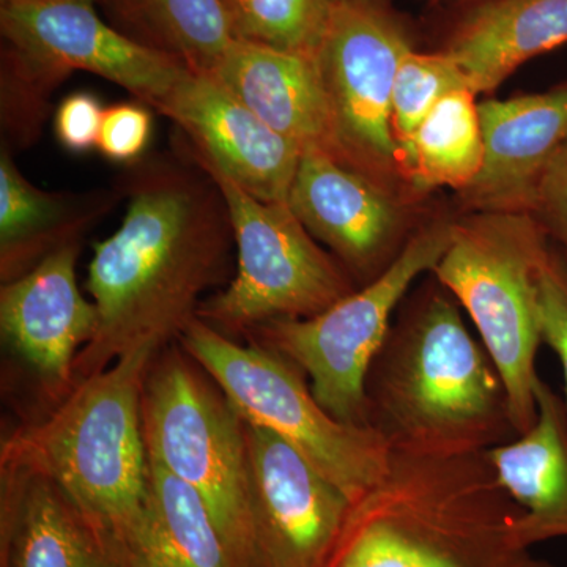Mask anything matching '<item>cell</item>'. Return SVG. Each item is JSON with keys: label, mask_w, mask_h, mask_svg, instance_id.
I'll return each instance as SVG.
<instances>
[{"label": "cell", "mask_w": 567, "mask_h": 567, "mask_svg": "<svg viewBox=\"0 0 567 567\" xmlns=\"http://www.w3.org/2000/svg\"><path fill=\"white\" fill-rule=\"evenodd\" d=\"M539 323L544 344L561 363L567 406V260L554 245L539 279Z\"/></svg>", "instance_id": "27"}, {"label": "cell", "mask_w": 567, "mask_h": 567, "mask_svg": "<svg viewBox=\"0 0 567 567\" xmlns=\"http://www.w3.org/2000/svg\"><path fill=\"white\" fill-rule=\"evenodd\" d=\"M535 398L533 427L484 453L496 480L522 509L517 533L528 547L567 537V406L540 377Z\"/></svg>", "instance_id": "18"}, {"label": "cell", "mask_w": 567, "mask_h": 567, "mask_svg": "<svg viewBox=\"0 0 567 567\" xmlns=\"http://www.w3.org/2000/svg\"><path fill=\"white\" fill-rule=\"evenodd\" d=\"M115 196L48 193L14 166L11 152H0V245L7 281L24 275L48 254L74 244L85 227L110 212Z\"/></svg>", "instance_id": "20"}, {"label": "cell", "mask_w": 567, "mask_h": 567, "mask_svg": "<svg viewBox=\"0 0 567 567\" xmlns=\"http://www.w3.org/2000/svg\"><path fill=\"white\" fill-rule=\"evenodd\" d=\"M410 51L409 35L377 0H339L319 52L336 162L401 194V164L391 125L395 74ZM409 192V189H406Z\"/></svg>", "instance_id": "11"}, {"label": "cell", "mask_w": 567, "mask_h": 567, "mask_svg": "<svg viewBox=\"0 0 567 567\" xmlns=\"http://www.w3.org/2000/svg\"><path fill=\"white\" fill-rule=\"evenodd\" d=\"M529 212H470L431 275L476 324L509 401L517 435L536 423L539 279L550 252Z\"/></svg>", "instance_id": "5"}, {"label": "cell", "mask_w": 567, "mask_h": 567, "mask_svg": "<svg viewBox=\"0 0 567 567\" xmlns=\"http://www.w3.org/2000/svg\"><path fill=\"white\" fill-rule=\"evenodd\" d=\"M183 350L212 377L245 423L268 429L357 502L385 476L391 450L374 429L342 423L317 402L305 372L282 354L241 346L196 317Z\"/></svg>", "instance_id": "6"}, {"label": "cell", "mask_w": 567, "mask_h": 567, "mask_svg": "<svg viewBox=\"0 0 567 567\" xmlns=\"http://www.w3.org/2000/svg\"><path fill=\"white\" fill-rule=\"evenodd\" d=\"M331 3L339 2V0H330Z\"/></svg>", "instance_id": "32"}, {"label": "cell", "mask_w": 567, "mask_h": 567, "mask_svg": "<svg viewBox=\"0 0 567 567\" xmlns=\"http://www.w3.org/2000/svg\"><path fill=\"white\" fill-rule=\"evenodd\" d=\"M453 218L416 227L390 267L322 315L254 328L259 346L297 364L320 405L342 423L365 425V377L391 317L421 275L431 274L453 235Z\"/></svg>", "instance_id": "8"}, {"label": "cell", "mask_w": 567, "mask_h": 567, "mask_svg": "<svg viewBox=\"0 0 567 567\" xmlns=\"http://www.w3.org/2000/svg\"><path fill=\"white\" fill-rule=\"evenodd\" d=\"M287 204L361 286L382 275L416 230L401 194L320 148L301 152Z\"/></svg>", "instance_id": "12"}, {"label": "cell", "mask_w": 567, "mask_h": 567, "mask_svg": "<svg viewBox=\"0 0 567 567\" xmlns=\"http://www.w3.org/2000/svg\"><path fill=\"white\" fill-rule=\"evenodd\" d=\"M13 492L14 567H125L50 477L3 466Z\"/></svg>", "instance_id": "21"}, {"label": "cell", "mask_w": 567, "mask_h": 567, "mask_svg": "<svg viewBox=\"0 0 567 567\" xmlns=\"http://www.w3.org/2000/svg\"><path fill=\"white\" fill-rule=\"evenodd\" d=\"M148 47L194 73H212L235 40L223 0H114Z\"/></svg>", "instance_id": "24"}, {"label": "cell", "mask_w": 567, "mask_h": 567, "mask_svg": "<svg viewBox=\"0 0 567 567\" xmlns=\"http://www.w3.org/2000/svg\"><path fill=\"white\" fill-rule=\"evenodd\" d=\"M3 6H11V3H22V2H39V0H0Z\"/></svg>", "instance_id": "31"}, {"label": "cell", "mask_w": 567, "mask_h": 567, "mask_svg": "<svg viewBox=\"0 0 567 567\" xmlns=\"http://www.w3.org/2000/svg\"><path fill=\"white\" fill-rule=\"evenodd\" d=\"M483 169L464 192L468 212H529L540 175L567 142V82L480 103Z\"/></svg>", "instance_id": "16"}, {"label": "cell", "mask_w": 567, "mask_h": 567, "mask_svg": "<svg viewBox=\"0 0 567 567\" xmlns=\"http://www.w3.org/2000/svg\"><path fill=\"white\" fill-rule=\"evenodd\" d=\"M159 114L188 136L189 153L264 203H287L301 148L260 121L207 73L188 74Z\"/></svg>", "instance_id": "14"}, {"label": "cell", "mask_w": 567, "mask_h": 567, "mask_svg": "<svg viewBox=\"0 0 567 567\" xmlns=\"http://www.w3.org/2000/svg\"><path fill=\"white\" fill-rule=\"evenodd\" d=\"M80 249L78 241L55 249L0 290L3 338L48 385L69 393L81 347L99 327L95 303L78 287Z\"/></svg>", "instance_id": "15"}, {"label": "cell", "mask_w": 567, "mask_h": 567, "mask_svg": "<svg viewBox=\"0 0 567 567\" xmlns=\"http://www.w3.org/2000/svg\"><path fill=\"white\" fill-rule=\"evenodd\" d=\"M257 547L264 567H322L350 499L292 445L245 423Z\"/></svg>", "instance_id": "13"}, {"label": "cell", "mask_w": 567, "mask_h": 567, "mask_svg": "<svg viewBox=\"0 0 567 567\" xmlns=\"http://www.w3.org/2000/svg\"><path fill=\"white\" fill-rule=\"evenodd\" d=\"M148 457L203 498L233 567H264L254 525L245 421L182 354L151 364L142 393Z\"/></svg>", "instance_id": "7"}, {"label": "cell", "mask_w": 567, "mask_h": 567, "mask_svg": "<svg viewBox=\"0 0 567 567\" xmlns=\"http://www.w3.org/2000/svg\"><path fill=\"white\" fill-rule=\"evenodd\" d=\"M567 44V0H491L477 7L446 47L470 89L492 93L529 59Z\"/></svg>", "instance_id": "19"}, {"label": "cell", "mask_w": 567, "mask_h": 567, "mask_svg": "<svg viewBox=\"0 0 567 567\" xmlns=\"http://www.w3.org/2000/svg\"><path fill=\"white\" fill-rule=\"evenodd\" d=\"M529 213L567 260V142L540 175Z\"/></svg>", "instance_id": "29"}, {"label": "cell", "mask_w": 567, "mask_h": 567, "mask_svg": "<svg viewBox=\"0 0 567 567\" xmlns=\"http://www.w3.org/2000/svg\"><path fill=\"white\" fill-rule=\"evenodd\" d=\"M104 110L100 100L87 92L71 93L54 117V133L66 151L91 152L99 145Z\"/></svg>", "instance_id": "30"}, {"label": "cell", "mask_w": 567, "mask_h": 567, "mask_svg": "<svg viewBox=\"0 0 567 567\" xmlns=\"http://www.w3.org/2000/svg\"><path fill=\"white\" fill-rule=\"evenodd\" d=\"M123 188L121 227L93 246L87 289L99 327L78 354L73 386L123 354L159 352L181 338L226 271L235 240L223 193L196 159L142 162Z\"/></svg>", "instance_id": "1"}, {"label": "cell", "mask_w": 567, "mask_h": 567, "mask_svg": "<svg viewBox=\"0 0 567 567\" xmlns=\"http://www.w3.org/2000/svg\"><path fill=\"white\" fill-rule=\"evenodd\" d=\"M476 96L468 87L447 93L417 126L401 167L410 193L458 194L480 175L486 147Z\"/></svg>", "instance_id": "23"}, {"label": "cell", "mask_w": 567, "mask_h": 567, "mask_svg": "<svg viewBox=\"0 0 567 567\" xmlns=\"http://www.w3.org/2000/svg\"><path fill=\"white\" fill-rule=\"evenodd\" d=\"M235 39L275 50L317 54L328 21L330 0H223Z\"/></svg>", "instance_id": "25"}, {"label": "cell", "mask_w": 567, "mask_h": 567, "mask_svg": "<svg viewBox=\"0 0 567 567\" xmlns=\"http://www.w3.org/2000/svg\"><path fill=\"white\" fill-rule=\"evenodd\" d=\"M365 423L413 456H466L517 439L498 369L439 282L391 324L365 377Z\"/></svg>", "instance_id": "2"}, {"label": "cell", "mask_w": 567, "mask_h": 567, "mask_svg": "<svg viewBox=\"0 0 567 567\" xmlns=\"http://www.w3.org/2000/svg\"><path fill=\"white\" fill-rule=\"evenodd\" d=\"M484 453L391 451L385 476L352 503L322 567H557L522 543V509Z\"/></svg>", "instance_id": "3"}, {"label": "cell", "mask_w": 567, "mask_h": 567, "mask_svg": "<svg viewBox=\"0 0 567 567\" xmlns=\"http://www.w3.org/2000/svg\"><path fill=\"white\" fill-rule=\"evenodd\" d=\"M207 74L301 151L330 155V112L316 54L235 39Z\"/></svg>", "instance_id": "17"}, {"label": "cell", "mask_w": 567, "mask_h": 567, "mask_svg": "<svg viewBox=\"0 0 567 567\" xmlns=\"http://www.w3.org/2000/svg\"><path fill=\"white\" fill-rule=\"evenodd\" d=\"M193 158L223 193L238 257L233 282L200 303L199 319L221 333H237L275 319L322 315L357 290L346 268L317 245L289 204L256 199L210 164Z\"/></svg>", "instance_id": "9"}, {"label": "cell", "mask_w": 567, "mask_h": 567, "mask_svg": "<svg viewBox=\"0 0 567 567\" xmlns=\"http://www.w3.org/2000/svg\"><path fill=\"white\" fill-rule=\"evenodd\" d=\"M152 114L140 103H121L104 110L96 151L114 163H136L152 137Z\"/></svg>", "instance_id": "28"}, {"label": "cell", "mask_w": 567, "mask_h": 567, "mask_svg": "<svg viewBox=\"0 0 567 567\" xmlns=\"http://www.w3.org/2000/svg\"><path fill=\"white\" fill-rule=\"evenodd\" d=\"M148 483L147 513L128 567H233L203 498L151 457Z\"/></svg>", "instance_id": "22"}, {"label": "cell", "mask_w": 567, "mask_h": 567, "mask_svg": "<svg viewBox=\"0 0 567 567\" xmlns=\"http://www.w3.org/2000/svg\"><path fill=\"white\" fill-rule=\"evenodd\" d=\"M96 0H39L3 6L7 50L0 82L50 106L52 92L74 71L114 82L162 111L192 70L174 55L123 35L103 21Z\"/></svg>", "instance_id": "10"}, {"label": "cell", "mask_w": 567, "mask_h": 567, "mask_svg": "<svg viewBox=\"0 0 567 567\" xmlns=\"http://www.w3.org/2000/svg\"><path fill=\"white\" fill-rule=\"evenodd\" d=\"M470 89L464 71L445 51L436 54L410 51L395 74L391 99V125L404 162L417 126L440 100L458 89ZM402 174V173H401ZM404 181V178H402Z\"/></svg>", "instance_id": "26"}, {"label": "cell", "mask_w": 567, "mask_h": 567, "mask_svg": "<svg viewBox=\"0 0 567 567\" xmlns=\"http://www.w3.org/2000/svg\"><path fill=\"white\" fill-rule=\"evenodd\" d=\"M156 353L123 354L71 388L47 420L3 443L2 466L54 481L125 567L148 506L142 393Z\"/></svg>", "instance_id": "4"}]
</instances>
